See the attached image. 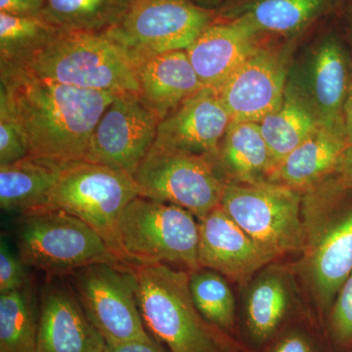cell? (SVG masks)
<instances>
[{
	"label": "cell",
	"instance_id": "1",
	"mask_svg": "<svg viewBox=\"0 0 352 352\" xmlns=\"http://www.w3.org/2000/svg\"><path fill=\"white\" fill-rule=\"evenodd\" d=\"M115 96L0 62V109L22 129L30 156L64 164L85 161L95 127Z\"/></svg>",
	"mask_w": 352,
	"mask_h": 352
},
{
	"label": "cell",
	"instance_id": "2",
	"mask_svg": "<svg viewBox=\"0 0 352 352\" xmlns=\"http://www.w3.org/2000/svg\"><path fill=\"white\" fill-rule=\"evenodd\" d=\"M146 328L170 352H247L230 333L200 314L189 289L188 271L166 264H131Z\"/></svg>",
	"mask_w": 352,
	"mask_h": 352
},
{
	"label": "cell",
	"instance_id": "3",
	"mask_svg": "<svg viewBox=\"0 0 352 352\" xmlns=\"http://www.w3.org/2000/svg\"><path fill=\"white\" fill-rule=\"evenodd\" d=\"M347 191L333 175L302 195L300 270L317 307L328 314L352 272V207L340 206Z\"/></svg>",
	"mask_w": 352,
	"mask_h": 352
},
{
	"label": "cell",
	"instance_id": "4",
	"mask_svg": "<svg viewBox=\"0 0 352 352\" xmlns=\"http://www.w3.org/2000/svg\"><path fill=\"white\" fill-rule=\"evenodd\" d=\"M21 66L69 87L113 94L139 91L131 51L106 32L61 31Z\"/></svg>",
	"mask_w": 352,
	"mask_h": 352
},
{
	"label": "cell",
	"instance_id": "5",
	"mask_svg": "<svg viewBox=\"0 0 352 352\" xmlns=\"http://www.w3.org/2000/svg\"><path fill=\"white\" fill-rule=\"evenodd\" d=\"M17 248L28 267L45 273L48 279L67 276L94 263L126 264L82 220L60 210H43L20 215Z\"/></svg>",
	"mask_w": 352,
	"mask_h": 352
},
{
	"label": "cell",
	"instance_id": "6",
	"mask_svg": "<svg viewBox=\"0 0 352 352\" xmlns=\"http://www.w3.org/2000/svg\"><path fill=\"white\" fill-rule=\"evenodd\" d=\"M122 250L131 264H166L192 272L200 268V222L179 206L138 196L120 219Z\"/></svg>",
	"mask_w": 352,
	"mask_h": 352
},
{
	"label": "cell",
	"instance_id": "7",
	"mask_svg": "<svg viewBox=\"0 0 352 352\" xmlns=\"http://www.w3.org/2000/svg\"><path fill=\"white\" fill-rule=\"evenodd\" d=\"M138 196L133 178L124 171L91 162H73L65 166L45 210H63L82 220L118 258L131 264L120 243L119 223L124 208Z\"/></svg>",
	"mask_w": 352,
	"mask_h": 352
},
{
	"label": "cell",
	"instance_id": "8",
	"mask_svg": "<svg viewBox=\"0 0 352 352\" xmlns=\"http://www.w3.org/2000/svg\"><path fill=\"white\" fill-rule=\"evenodd\" d=\"M303 192L274 182H227L220 207L273 259L305 244Z\"/></svg>",
	"mask_w": 352,
	"mask_h": 352
},
{
	"label": "cell",
	"instance_id": "9",
	"mask_svg": "<svg viewBox=\"0 0 352 352\" xmlns=\"http://www.w3.org/2000/svg\"><path fill=\"white\" fill-rule=\"evenodd\" d=\"M88 320L106 344L153 339L139 309L132 265L94 263L69 275Z\"/></svg>",
	"mask_w": 352,
	"mask_h": 352
},
{
	"label": "cell",
	"instance_id": "10",
	"mask_svg": "<svg viewBox=\"0 0 352 352\" xmlns=\"http://www.w3.org/2000/svg\"><path fill=\"white\" fill-rule=\"evenodd\" d=\"M132 178L138 196L179 206L199 221L219 207L227 183L212 160L155 146Z\"/></svg>",
	"mask_w": 352,
	"mask_h": 352
},
{
	"label": "cell",
	"instance_id": "11",
	"mask_svg": "<svg viewBox=\"0 0 352 352\" xmlns=\"http://www.w3.org/2000/svg\"><path fill=\"white\" fill-rule=\"evenodd\" d=\"M217 19L191 0H133L120 24L106 32L131 51L134 60L186 50Z\"/></svg>",
	"mask_w": 352,
	"mask_h": 352
},
{
	"label": "cell",
	"instance_id": "12",
	"mask_svg": "<svg viewBox=\"0 0 352 352\" xmlns=\"http://www.w3.org/2000/svg\"><path fill=\"white\" fill-rule=\"evenodd\" d=\"M352 59L336 34L312 44L288 69L286 87L307 106L321 126L344 134V107L351 87Z\"/></svg>",
	"mask_w": 352,
	"mask_h": 352
},
{
	"label": "cell",
	"instance_id": "13",
	"mask_svg": "<svg viewBox=\"0 0 352 352\" xmlns=\"http://www.w3.org/2000/svg\"><path fill=\"white\" fill-rule=\"evenodd\" d=\"M159 122L136 92L116 94L95 127L85 161L133 175L154 145Z\"/></svg>",
	"mask_w": 352,
	"mask_h": 352
},
{
	"label": "cell",
	"instance_id": "14",
	"mask_svg": "<svg viewBox=\"0 0 352 352\" xmlns=\"http://www.w3.org/2000/svg\"><path fill=\"white\" fill-rule=\"evenodd\" d=\"M287 62L277 51L259 45L217 90L232 122L259 124L283 101Z\"/></svg>",
	"mask_w": 352,
	"mask_h": 352
},
{
	"label": "cell",
	"instance_id": "15",
	"mask_svg": "<svg viewBox=\"0 0 352 352\" xmlns=\"http://www.w3.org/2000/svg\"><path fill=\"white\" fill-rule=\"evenodd\" d=\"M231 122L219 92L210 87L185 99L157 124L155 147L215 162Z\"/></svg>",
	"mask_w": 352,
	"mask_h": 352
},
{
	"label": "cell",
	"instance_id": "16",
	"mask_svg": "<svg viewBox=\"0 0 352 352\" xmlns=\"http://www.w3.org/2000/svg\"><path fill=\"white\" fill-rule=\"evenodd\" d=\"M50 280L39 300L36 352H105L106 340L88 320L72 285Z\"/></svg>",
	"mask_w": 352,
	"mask_h": 352
},
{
	"label": "cell",
	"instance_id": "17",
	"mask_svg": "<svg viewBox=\"0 0 352 352\" xmlns=\"http://www.w3.org/2000/svg\"><path fill=\"white\" fill-rule=\"evenodd\" d=\"M199 222L201 267L233 281H244L273 261L220 206Z\"/></svg>",
	"mask_w": 352,
	"mask_h": 352
},
{
	"label": "cell",
	"instance_id": "18",
	"mask_svg": "<svg viewBox=\"0 0 352 352\" xmlns=\"http://www.w3.org/2000/svg\"><path fill=\"white\" fill-rule=\"evenodd\" d=\"M258 38L239 21L217 18L186 52L204 87L217 91L258 47Z\"/></svg>",
	"mask_w": 352,
	"mask_h": 352
},
{
	"label": "cell",
	"instance_id": "19",
	"mask_svg": "<svg viewBox=\"0 0 352 352\" xmlns=\"http://www.w3.org/2000/svg\"><path fill=\"white\" fill-rule=\"evenodd\" d=\"M295 307V284L286 268L268 264L252 278L245 295V335L261 349L287 326Z\"/></svg>",
	"mask_w": 352,
	"mask_h": 352
},
{
	"label": "cell",
	"instance_id": "20",
	"mask_svg": "<svg viewBox=\"0 0 352 352\" xmlns=\"http://www.w3.org/2000/svg\"><path fill=\"white\" fill-rule=\"evenodd\" d=\"M135 63L139 96L160 122L205 87L186 50L148 55L138 58Z\"/></svg>",
	"mask_w": 352,
	"mask_h": 352
},
{
	"label": "cell",
	"instance_id": "21",
	"mask_svg": "<svg viewBox=\"0 0 352 352\" xmlns=\"http://www.w3.org/2000/svg\"><path fill=\"white\" fill-rule=\"evenodd\" d=\"M344 0H245L228 4L217 14L219 19L236 20L258 36H296Z\"/></svg>",
	"mask_w": 352,
	"mask_h": 352
},
{
	"label": "cell",
	"instance_id": "22",
	"mask_svg": "<svg viewBox=\"0 0 352 352\" xmlns=\"http://www.w3.org/2000/svg\"><path fill=\"white\" fill-rule=\"evenodd\" d=\"M215 164L226 182H272L278 162L256 122H232L222 138Z\"/></svg>",
	"mask_w": 352,
	"mask_h": 352
},
{
	"label": "cell",
	"instance_id": "23",
	"mask_svg": "<svg viewBox=\"0 0 352 352\" xmlns=\"http://www.w3.org/2000/svg\"><path fill=\"white\" fill-rule=\"evenodd\" d=\"M347 147L344 133L320 126L280 162L272 182L307 191L336 173Z\"/></svg>",
	"mask_w": 352,
	"mask_h": 352
},
{
	"label": "cell",
	"instance_id": "24",
	"mask_svg": "<svg viewBox=\"0 0 352 352\" xmlns=\"http://www.w3.org/2000/svg\"><path fill=\"white\" fill-rule=\"evenodd\" d=\"M67 164L28 156L15 163L0 166V208L20 215L47 208Z\"/></svg>",
	"mask_w": 352,
	"mask_h": 352
},
{
	"label": "cell",
	"instance_id": "25",
	"mask_svg": "<svg viewBox=\"0 0 352 352\" xmlns=\"http://www.w3.org/2000/svg\"><path fill=\"white\" fill-rule=\"evenodd\" d=\"M133 0H44L43 17L61 31L107 32Z\"/></svg>",
	"mask_w": 352,
	"mask_h": 352
},
{
	"label": "cell",
	"instance_id": "26",
	"mask_svg": "<svg viewBox=\"0 0 352 352\" xmlns=\"http://www.w3.org/2000/svg\"><path fill=\"white\" fill-rule=\"evenodd\" d=\"M39 302L34 284L0 294V352H36Z\"/></svg>",
	"mask_w": 352,
	"mask_h": 352
},
{
	"label": "cell",
	"instance_id": "27",
	"mask_svg": "<svg viewBox=\"0 0 352 352\" xmlns=\"http://www.w3.org/2000/svg\"><path fill=\"white\" fill-rule=\"evenodd\" d=\"M258 124L278 164L321 126L307 106L287 87L279 108Z\"/></svg>",
	"mask_w": 352,
	"mask_h": 352
},
{
	"label": "cell",
	"instance_id": "28",
	"mask_svg": "<svg viewBox=\"0 0 352 352\" xmlns=\"http://www.w3.org/2000/svg\"><path fill=\"white\" fill-rule=\"evenodd\" d=\"M60 32L43 16L24 17L0 13V62L27 63Z\"/></svg>",
	"mask_w": 352,
	"mask_h": 352
},
{
	"label": "cell",
	"instance_id": "29",
	"mask_svg": "<svg viewBox=\"0 0 352 352\" xmlns=\"http://www.w3.org/2000/svg\"><path fill=\"white\" fill-rule=\"evenodd\" d=\"M189 289L200 314L212 325L232 335L236 326V302L227 278L208 268L189 273Z\"/></svg>",
	"mask_w": 352,
	"mask_h": 352
},
{
	"label": "cell",
	"instance_id": "30",
	"mask_svg": "<svg viewBox=\"0 0 352 352\" xmlns=\"http://www.w3.org/2000/svg\"><path fill=\"white\" fill-rule=\"evenodd\" d=\"M329 332L338 346L352 344V272L342 285L329 311Z\"/></svg>",
	"mask_w": 352,
	"mask_h": 352
},
{
	"label": "cell",
	"instance_id": "31",
	"mask_svg": "<svg viewBox=\"0 0 352 352\" xmlns=\"http://www.w3.org/2000/svg\"><path fill=\"white\" fill-rule=\"evenodd\" d=\"M30 156L27 141L18 122L0 109V166L15 163Z\"/></svg>",
	"mask_w": 352,
	"mask_h": 352
},
{
	"label": "cell",
	"instance_id": "32",
	"mask_svg": "<svg viewBox=\"0 0 352 352\" xmlns=\"http://www.w3.org/2000/svg\"><path fill=\"white\" fill-rule=\"evenodd\" d=\"M28 266L19 252H14L3 235L0 241V294L17 291L31 282Z\"/></svg>",
	"mask_w": 352,
	"mask_h": 352
},
{
	"label": "cell",
	"instance_id": "33",
	"mask_svg": "<svg viewBox=\"0 0 352 352\" xmlns=\"http://www.w3.org/2000/svg\"><path fill=\"white\" fill-rule=\"evenodd\" d=\"M264 346L263 352H321L311 333L287 326Z\"/></svg>",
	"mask_w": 352,
	"mask_h": 352
},
{
	"label": "cell",
	"instance_id": "34",
	"mask_svg": "<svg viewBox=\"0 0 352 352\" xmlns=\"http://www.w3.org/2000/svg\"><path fill=\"white\" fill-rule=\"evenodd\" d=\"M44 0H0V13L24 17L43 16Z\"/></svg>",
	"mask_w": 352,
	"mask_h": 352
},
{
	"label": "cell",
	"instance_id": "35",
	"mask_svg": "<svg viewBox=\"0 0 352 352\" xmlns=\"http://www.w3.org/2000/svg\"><path fill=\"white\" fill-rule=\"evenodd\" d=\"M105 352H170L153 338L147 340H133L124 344H106Z\"/></svg>",
	"mask_w": 352,
	"mask_h": 352
},
{
	"label": "cell",
	"instance_id": "36",
	"mask_svg": "<svg viewBox=\"0 0 352 352\" xmlns=\"http://www.w3.org/2000/svg\"><path fill=\"white\" fill-rule=\"evenodd\" d=\"M335 175L347 190L352 191V146H349L342 155Z\"/></svg>",
	"mask_w": 352,
	"mask_h": 352
},
{
	"label": "cell",
	"instance_id": "37",
	"mask_svg": "<svg viewBox=\"0 0 352 352\" xmlns=\"http://www.w3.org/2000/svg\"><path fill=\"white\" fill-rule=\"evenodd\" d=\"M344 129L349 146H352V83L344 107Z\"/></svg>",
	"mask_w": 352,
	"mask_h": 352
},
{
	"label": "cell",
	"instance_id": "38",
	"mask_svg": "<svg viewBox=\"0 0 352 352\" xmlns=\"http://www.w3.org/2000/svg\"><path fill=\"white\" fill-rule=\"evenodd\" d=\"M197 6L217 14L228 3L229 0H191Z\"/></svg>",
	"mask_w": 352,
	"mask_h": 352
},
{
	"label": "cell",
	"instance_id": "39",
	"mask_svg": "<svg viewBox=\"0 0 352 352\" xmlns=\"http://www.w3.org/2000/svg\"><path fill=\"white\" fill-rule=\"evenodd\" d=\"M349 39H351V47H352V2L351 4V8H349ZM352 59V58H351Z\"/></svg>",
	"mask_w": 352,
	"mask_h": 352
},
{
	"label": "cell",
	"instance_id": "40",
	"mask_svg": "<svg viewBox=\"0 0 352 352\" xmlns=\"http://www.w3.org/2000/svg\"><path fill=\"white\" fill-rule=\"evenodd\" d=\"M352 352V351H351Z\"/></svg>",
	"mask_w": 352,
	"mask_h": 352
}]
</instances>
